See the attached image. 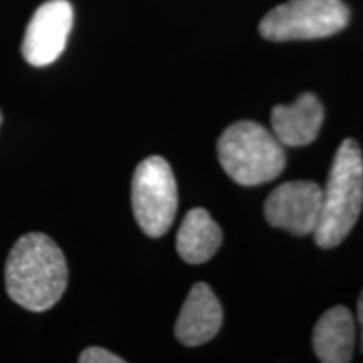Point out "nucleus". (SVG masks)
Instances as JSON below:
<instances>
[{"mask_svg":"<svg viewBox=\"0 0 363 363\" xmlns=\"http://www.w3.org/2000/svg\"><path fill=\"white\" fill-rule=\"evenodd\" d=\"M357 326L350 310L333 306L321 315L313 330V350L323 363H348L353 358Z\"/></svg>","mask_w":363,"mask_h":363,"instance_id":"10","label":"nucleus"},{"mask_svg":"<svg viewBox=\"0 0 363 363\" xmlns=\"http://www.w3.org/2000/svg\"><path fill=\"white\" fill-rule=\"evenodd\" d=\"M222 326V306L206 283L192 286L175 323V337L185 347L211 342Z\"/></svg>","mask_w":363,"mask_h":363,"instance_id":"8","label":"nucleus"},{"mask_svg":"<svg viewBox=\"0 0 363 363\" xmlns=\"http://www.w3.org/2000/svg\"><path fill=\"white\" fill-rule=\"evenodd\" d=\"M72 7L67 0H49L27 24L22 54L29 65L48 66L65 51L72 27Z\"/></svg>","mask_w":363,"mask_h":363,"instance_id":"7","label":"nucleus"},{"mask_svg":"<svg viewBox=\"0 0 363 363\" xmlns=\"http://www.w3.org/2000/svg\"><path fill=\"white\" fill-rule=\"evenodd\" d=\"M363 206V157L355 140L340 145L331 163L328 182L321 197V214L315 229L320 247L331 249L352 233Z\"/></svg>","mask_w":363,"mask_h":363,"instance_id":"2","label":"nucleus"},{"mask_svg":"<svg viewBox=\"0 0 363 363\" xmlns=\"http://www.w3.org/2000/svg\"><path fill=\"white\" fill-rule=\"evenodd\" d=\"M217 155L225 174L246 187L278 179L286 167L284 145L254 121H238L225 128L217 142Z\"/></svg>","mask_w":363,"mask_h":363,"instance_id":"3","label":"nucleus"},{"mask_svg":"<svg viewBox=\"0 0 363 363\" xmlns=\"http://www.w3.org/2000/svg\"><path fill=\"white\" fill-rule=\"evenodd\" d=\"M0 125H2V113H0Z\"/></svg>","mask_w":363,"mask_h":363,"instance_id":"14","label":"nucleus"},{"mask_svg":"<svg viewBox=\"0 0 363 363\" xmlns=\"http://www.w3.org/2000/svg\"><path fill=\"white\" fill-rule=\"evenodd\" d=\"M131 206L145 234L160 238L169 233L179 207V192L165 158L148 157L136 167L131 180Z\"/></svg>","mask_w":363,"mask_h":363,"instance_id":"5","label":"nucleus"},{"mask_svg":"<svg viewBox=\"0 0 363 363\" xmlns=\"http://www.w3.org/2000/svg\"><path fill=\"white\" fill-rule=\"evenodd\" d=\"M350 22L343 0H289L267 13L259 33L272 43L328 38Z\"/></svg>","mask_w":363,"mask_h":363,"instance_id":"4","label":"nucleus"},{"mask_svg":"<svg viewBox=\"0 0 363 363\" xmlns=\"http://www.w3.org/2000/svg\"><path fill=\"white\" fill-rule=\"evenodd\" d=\"M66 286V257L49 235L30 233L13 244L6 262V288L13 303L34 313L48 311Z\"/></svg>","mask_w":363,"mask_h":363,"instance_id":"1","label":"nucleus"},{"mask_svg":"<svg viewBox=\"0 0 363 363\" xmlns=\"http://www.w3.org/2000/svg\"><path fill=\"white\" fill-rule=\"evenodd\" d=\"M81 363H123L125 360L101 347H89L79 355Z\"/></svg>","mask_w":363,"mask_h":363,"instance_id":"12","label":"nucleus"},{"mask_svg":"<svg viewBox=\"0 0 363 363\" xmlns=\"http://www.w3.org/2000/svg\"><path fill=\"white\" fill-rule=\"evenodd\" d=\"M325 108L316 94H301L293 104H278L271 111L272 133L284 147H305L316 140Z\"/></svg>","mask_w":363,"mask_h":363,"instance_id":"9","label":"nucleus"},{"mask_svg":"<svg viewBox=\"0 0 363 363\" xmlns=\"http://www.w3.org/2000/svg\"><path fill=\"white\" fill-rule=\"evenodd\" d=\"M357 318H358V325H360V345H362V352H363V291L360 294V298H358Z\"/></svg>","mask_w":363,"mask_h":363,"instance_id":"13","label":"nucleus"},{"mask_svg":"<svg viewBox=\"0 0 363 363\" xmlns=\"http://www.w3.org/2000/svg\"><path fill=\"white\" fill-rule=\"evenodd\" d=\"M323 189L310 180H293L272 190L264 203L266 220L294 235L315 233L321 214Z\"/></svg>","mask_w":363,"mask_h":363,"instance_id":"6","label":"nucleus"},{"mask_svg":"<svg viewBox=\"0 0 363 363\" xmlns=\"http://www.w3.org/2000/svg\"><path fill=\"white\" fill-rule=\"evenodd\" d=\"M222 230L206 208H192L177 233V252L189 264L207 262L219 251Z\"/></svg>","mask_w":363,"mask_h":363,"instance_id":"11","label":"nucleus"}]
</instances>
